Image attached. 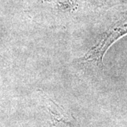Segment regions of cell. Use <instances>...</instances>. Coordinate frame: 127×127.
<instances>
[{
    "label": "cell",
    "mask_w": 127,
    "mask_h": 127,
    "mask_svg": "<svg viewBox=\"0 0 127 127\" xmlns=\"http://www.w3.org/2000/svg\"><path fill=\"white\" fill-rule=\"evenodd\" d=\"M127 34V11L124 12L82 57L75 59L73 64L86 71H100L103 69V57L109 47Z\"/></svg>",
    "instance_id": "1"
},
{
    "label": "cell",
    "mask_w": 127,
    "mask_h": 127,
    "mask_svg": "<svg viewBox=\"0 0 127 127\" xmlns=\"http://www.w3.org/2000/svg\"><path fill=\"white\" fill-rule=\"evenodd\" d=\"M49 111L53 127H76V125L73 122L67 120L66 117L63 115L62 112L59 110V107L55 102H52Z\"/></svg>",
    "instance_id": "2"
},
{
    "label": "cell",
    "mask_w": 127,
    "mask_h": 127,
    "mask_svg": "<svg viewBox=\"0 0 127 127\" xmlns=\"http://www.w3.org/2000/svg\"><path fill=\"white\" fill-rule=\"evenodd\" d=\"M51 2H53L55 3V4L57 5L58 6H62V8H66V6H67L68 8H69L71 4H70L69 1L68 0H50Z\"/></svg>",
    "instance_id": "3"
},
{
    "label": "cell",
    "mask_w": 127,
    "mask_h": 127,
    "mask_svg": "<svg viewBox=\"0 0 127 127\" xmlns=\"http://www.w3.org/2000/svg\"><path fill=\"white\" fill-rule=\"evenodd\" d=\"M99 3L104 5H112L118 3L120 0H97Z\"/></svg>",
    "instance_id": "4"
}]
</instances>
